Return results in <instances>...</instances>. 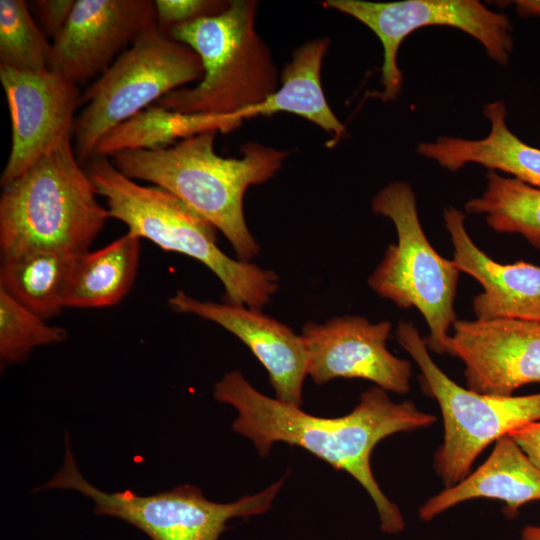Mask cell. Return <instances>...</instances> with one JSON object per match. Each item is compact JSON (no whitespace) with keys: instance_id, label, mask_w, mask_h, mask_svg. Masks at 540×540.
Segmentation results:
<instances>
[{"instance_id":"1","label":"cell","mask_w":540,"mask_h":540,"mask_svg":"<svg viewBox=\"0 0 540 540\" xmlns=\"http://www.w3.org/2000/svg\"><path fill=\"white\" fill-rule=\"evenodd\" d=\"M214 398L236 409L234 432L252 441L261 456H268L276 442L307 450L362 485L376 506L384 533L397 534L404 529L401 511L375 480L371 453L390 435L431 426L436 421L434 415L419 410L412 401L395 403L386 390L373 386L360 395L350 413L318 417L262 394L237 370L216 383Z\"/></svg>"},{"instance_id":"2","label":"cell","mask_w":540,"mask_h":540,"mask_svg":"<svg viewBox=\"0 0 540 540\" xmlns=\"http://www.w3.org/2000/svg\"><path fill=\"white\" fill-rule=\"evenodd\" d=\"M218 131H206L156 150H126L110 160L123 175L163 188L221 231L239 260L259 253L246 224L243 199L252 185L264 183L280 170L288 151L247 142L241 158H224L214 149Z\"/></svg>"},{"instance_id":"3","label":"cell","mask_w":540,"mask_h":540,"mask_svg":"<svg viewBox=\"0 0 540 540\" xmlns=\"http://www.w3.org/2000/svg\"><path fill=\"white\" fill-rule=\"evenodd\" d=\"M85 170L104 197L110 218L140 239L206 265L222 282L227 303L261 309L278 290L273 271L226 255L217 245V228L171 192L138 184L107 157L90 159Z\"/></svg>"},{"instance_id":"4","label":"cell","mask_w":540,"mask_h":540,"mask_svg":"<svg viewBox=\"0 0 540 540\" xmlns=\"http://www.w3.org/2000/svg\"><path fill=\"white\" fill-rule=\"evenodd\" d=\"M97 195L66 140L3 187L1 260L34 251L87 253L110 218Z\"/></svg>"},{"instance_id":"5","label":"cell","mask_w":540,"mask_h":540,"mask_svg":"<svg viewBox=\"0 0 540 540\" xmlns=\"http://www.w3.org/2000/svg\"><path fill=\"white\" fill-rule=\"evenodd\" d=\"M258 2L230 1L221 13L171 28L167 36L200 57L203 77L155 105L185 114L237 115L263 103L278 89L271 51L255 27Z\"/></svg>"},{"instance_id":"6","label":"cell","mask_w":540,"mask_h":540,"mask_svg":"<svg viewBox=\"0 0 540 540\" xmlns=\"http://www.w3.org/2000/svg\"><path fill=\"white\" fill-rule=\"evenodd\" d=\"M371 207L373 213L393 222L397 242L387 247L368 285L402 309H417L429 328L424 338L428 350L443 354L457 320L454 302L460 270L428 241L409 183L388 184L373 197Z\"/></svg>"},{"instance_id":"7","label":"cell","mask_w":540,"mask_h":540,"mask_svg":"<svg viewBox=\"0 0 540 540\" xmlns=\"http://www.w3.org/2000/svg\"><path fill=\"white\" fill-rule=\"evenodd\" d=\"M195 51L165 36L157 23L103 72L81 96L74 151L84 166L99 141L114 127L181 86L203 77Z\"/></svg>"},{"instance_id":"8","label":"cell","mask_w":540,"mask_h":540,"mask_svg":"<svg viewBox=\"0 0 540 540\" xmlns=\"http://www.w3.org/2000/svg\"><path fill=\"white\" fill-rule=\"evenodd\" d=\"M395 333L420 369L423 392L437 401L442 413L444 438L434 454V468L445 488L464 480L491 443L540 420V393L502 397L463 388L436 365L411 322H400Z\"/></svg>"},{"instance_id":"9","label":"cell","mask_w":540,"mask_h":540,"mask_svg":"<svg viewBox=\"0 0 540 540\" xmlns=\"http://www.w3.org/2000/svg\"><path fill=\"white\" fill-rule=\"evenodd\" d=\"M284 483V478L263 491L231 503L208 500L192 485L140 496L131 490L107 493L90 484L80 473L65 439L61 469L40 489H69L94 502L98 515L120 519L145 533L151 540H220L233 518H248L267 512Z\"/></svg>"},{"instance_id":"10","label":"cell","mask_w":540,"mask_h":540,"mask_svg":"<svg viewBox=\"0 0 540 540\" xmlns=\"http://www.w3.org/2000/svg\"><path fill=\"white\" fill-rule=\"evenodd\" d=\"M323 6L355 18L380 40L383 89L376 95L384 102L396 100L401 93L403 74L397 56L403 40L415 30L427 26L459 29L480 42L487 55L500 65L509 62L514 47L510 19L477 0H327Z\"/></svg>"},{"instance_id":"11","label":"cell","mask_w":540,"mask_h":540,"mask_svg":"<svg viewBox=\"0 0 540 540\" xmlns=\"http://www.w3.org/2000/svg\"><path fill=\"white\" fill-rule=\"evenodd\" d=\"M0 81L11 118V149L0 178L4 187L72 139L82 95L77 84L50 69L29 72L0 66Z\"/></svg>"},{"instance_id":"12","label":"cell","mask_w":540,"mask_h":540,"mask_svg":"<svg viewBox=\"0 0 540 540\" xmlns=\"http://www.w3.org/2000/svg\"><path fill=\"white\" fill-rule=\"evenodd\" d=\"M445 353L465 364L467 388L486 395L513 396L540 383V322L520 319H457Z\"/></svg>"},{"instance_id":"13","label":"cell","mask_w":540,"mask_h":540,"mask_svg":"<svg viewBox=\"0 0 540 540\" xmlns=\"http://www.w3.org/2000/svg\"><path fill=\"white\" fill-rule=\"evenodd\" d=\"M391 329L389 321L371 323L362 316L305 323L301 336L308 354L307 374L319 385L335 378H360L387 392L408 393L412 366L388 351Z\"/></svg>"},{"instance_id":"14","label":"cell","mask_w":540,"mask_h":540,"mask_svg":"<svg viewBox=\"0 0 540 540\" xmlns=\"http://www.w3.org/2000/svg\"><path fill=\"white\" fill-rule=\"evenodd\" d=\"M155 23L153 1L75 0L53 40L50 70L75 84L87 81L105 72Z\"/></svg>"},{"instance_id":"15","label":"cell","mask_w":540,"mask_h":540,"mask_svg":"<svg viewBox=\"0 0 540 540\" xmlns=\"http://www.w3.org/2000/svg\"><path fill=\"white\" fill-rule=\"evenodd\" d=\"M168 303L173 311L210 320L237 336L267 370L276 399L302 406L308 354L301 334L260 309L202 301L181 290Z\"/></svg>"},{"instance_id":"16","label":"cell","mask_w":540,"mask_h":540,"mask_svg":"<svg viewBox=\"0 0 540 540\" xmlns=\"http://www.w3.org/2000/svg\"><path fill=\"white\" fill-rule=\"evenodd\" d=\"M443 218L454 249V263L483 288L472 301L476 319L540 322V267L524 261L496 262L473 242L462 211L445 208Z\"/></svg>"},{"instance_id":"17","label":"cell","mask_w":540,"mask_h":540,"mask_svg":"<svg viewBox=\"0 0 540 540\" xmlns=\"http://www.w3.org/2000/svg\"><path fill=\"white\" fill-rule=\"evenodd\" d=\"M474 498L505 503L509 517L524 504L540 500V469L509 436L499 438L488 458L464 480L430 497L419 509L428 522L448 509Z\"/></svg>"},{"instance_id":"18","label":"cell","mask_w":540,"mask_h":540,"mask_svg":"<svg viewBox=\"0 0 540 540\" xmlns=\"http://www.w3.org/2000/svg\"><path fill=\"white\" fill-rule=\"evenodd\" d=\"M483 112L490 122V132L485 138L440 136L434 141L421 142L417 152L451 172L467 164H478L540 188V149L526 144L508 128L503 101L486 104Z\"/></svg>"},{"instance_id":"19","label":"cell","mask_w":540,"mask_h":540,"mask_svg":"<svg viewBox=\"0 0 540 540\" xmlns=\"http://www.w3.org/2000/svg\"><path fill=\"white\" fill-rule=\"evenodd\" d=\"M330 46L326 36L298 46L281 73L278 89L263 103L247 109L244 119L288 112L307 119L333 137L342 138L345 126L329 106L321 85V68Z\"/></svg>"},{"instance_id":"20","label":"cell","mask_w":540,"mask_h":540,"mask_svg":"<svg viewBox=\"0 0 540 540\" xmlns=\"http://www.w3.org/2000/svg\"><path fill=\"white\" fill-rule=\"evenodd\" d=\"M140 238L125 233L105 247L80 255L65 297V307L99 308L118 304L133 286Z\"/></svg>"},{"instance_id":"21","label":"cell","mask_w":540,"mask_h":540,"mask_svg":"<svg viewBox=\"0 0 540 540\" xmlns=\"http://www.w3.org/2000/svg\"><path fill=\"white\" fill-rule=\"evenodd\" d=\"M242 121L237 115L185 114L152 104L109 131L97 144L93 158H110L126 150L161 149L206 131L228 133Z\"/></svg>"},{"instance_id":"22","label":"cell","mask_w":540,"mask_h":540,"mask_svg":"<svg viewBox=\"0 0 540 540\" xmlns=\"http://www.w3.org/2000/svg\"><path fill=\"white\" fill-rule=\"evenodd\" d=\"M60 251H34L1 260L0 288L48 320L65 308V297L77 258Z\"/></svg>"},{"instance_id":"23","label":"cell","mask_w":540,"mask_h":540,"mask_svg":"<svg viewBox=\"0 0 540 540\" xmlns=\"http://www.w3.org/2000/svg\"><path fill=\"white\" fill-rule=\"evenodd\" d=\"M486 179L484 192L466 202L465 211L484 215L494 231L520 234L540 250V188L496 171Z\"/></svg>"},{"instance_id":"24","label":"cell","mask_w":540,"mask_h":540,"mask_svg":"<svg viewBox=\"0 0 540 540\" xmlns=\"http://www.w3.org/2000/svg\"><path fill=\"white\" fill-rule=\"evenodd\" d=\"M52 44L23 0H0V66L20 71L50 69Z\"/></svg>"},{"instance_id":"25","label":"cell","mask_w":540,"mask_h":540,"mask_svg":"<svg viewBox=\"0 0 540 540\" xmlns=\"http://www.w3.org/2000/svg\"><path fill=\"white\" fill-rule=\"evenodd\" d=\"M67 332L23 306L0 288V358L4 364H19L42 345L60 343Z\"/></svg>"},{"instance_id":"26","label":"cell","mask_w":540,"mask_h":540,"mask_svg":"<svg viewBox=\"0 0 540 540\" xmlns=\"http://www.w3.org/2000/svg\"><path fill=\"white\" fill-rule=\"evenodd\" d=\"M153 3L158 29L167 36L168 31L175 26L223 12L230 1L156 0Z\"/></svg>"},{"instance_id":"27","label":"cell","mask_w":540,"mask_h":540,"mask_svg":"<svg viewBox=\"0 0 540 540\" xmlns=\"http://www.w3.org/2000/svg\"><path fill=\"white\" fill-rule=\"evenodd\" d=\"M75 0H38L37 10L42 31L53 40L61 33L70 16Z\"/></svg>"},{"instance_id":"28","label":"cell","mask_w":540,"mask_h":540,"mask_svg":"<svg viewBox=\"0 0 540 540\" xmlns=\"http://www.w3.org/2000/svg\"><path fill=\"white\" fill-rule=\"evenodd\" d=\"M509 436L540 469V420L512 431Z\"/></svg>"},{"instance_id":"29","label":"cell","mask_w":540,"mask_h":540,"mask_svg":"<svg viewBox=\"0 0 540 540\" xmlns=\"http://www.w3.org/2000/svg\"><path fill=\"white\" fill-rule=\"evenodd\" d=\"M512 3L521 17H540V0H517Z\"/></svg>"},{"instance_id":"30","label":"cell","mask_w":540,"mask_h":540,"mask_svg":"<svg viewBox=\"0 0 540 540\" xmlns=\"http://www.w3.org/2000/svg\"><path fill=\"white\" fill-rule=\"evenodd\" d=\"M521 540H540V526H525L521 532Z\"/></svg>"}]
</instances>
